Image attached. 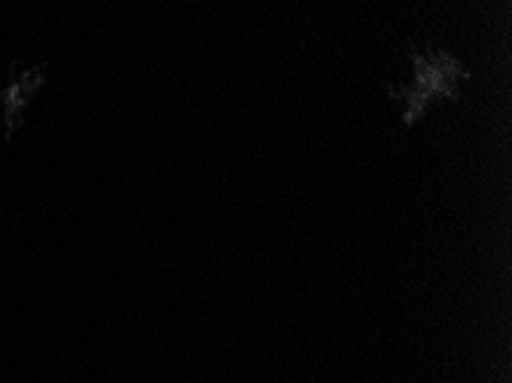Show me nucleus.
<instances>
[{
	"instance_id": "f257e3e1",
	"label": "nucleus",
	"mask_w": 512,
	"mask_h": 383,
	"mask_svg": "<svg viewBox=\"0 0 512 383\" xmlns=\"http://www.w3.org/2000/svg\"><path fill=\"white\" fill-rule=\"evenodd\" d=\"M416 65V78L414 88H391V97L405 101V124L418 122V117L425 113L430 99L434 97H446L457 99V85L460 81H469L471 74L464 69V65L451 53L432 49L430 44H425L423 51L414 49L411 51Z\"/></svg>"
}]
</instances>
